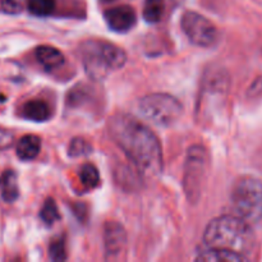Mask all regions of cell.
I'll list each match as a JSON object with an SVG mask.
<instances>
[{"instance_id": "1", "label": "cell", "mask_w": 262, "mask_h": 262, "mask_svg": "<svg viewBox=\"0 0 262 262\" xmlns=\"http://www.w3.org/2000/svg\"><path fill=\"white\" fill-rule=\"evenodd\" d=\"M113 141L143 174L155 176L163 169L161 146L155 133L136 118L117 114L110 119Z\"/></svg>"}, {"instance_id": "2", "label": "cell", "mask_w": 262, "mask_h": 262, "mask_svg": "<svg viewBox=\"0 0 262 262\" xmlns=\"http://www.w3.org/2000/svg\"><path fill=\"white\" fill-rule=\"evenodd\" d=\"M205 246L235 253L247 258L255 247L251 224L237 215H223L211 220L204 234Z\"/></svg>"}, {"instance_id": "3", "label": "cell", "mask_w": 262, "mask_h": 262, "mask_svg": "<svg viewBox=\"0 0 262 262\" xmlns=\"http://www.w3.org/2000/svg\"><path fill=\"white\" fill-rule=\"evenodd\" d=\"M82 61L87 74L102 79L113 71L120 69L127 61V54L119 46L101 40H89L81 46Z\"/></svg>"}, {"instance_id": "4", "label": "cell", "mask_w": 262, "mask_h": 262, "mask_svg": "<svg viewBox=\"0 0 262 262\" xmlns=\"http://www.w3.org/2000/svg\"><path fill=\"white\" fill-rule=\"evenodd\" d=\"M232 206L235 215L248 224L262 222V182L253 177H243L235 182L232 191Z\"/></svg>"}, {"instance_id": "5", "label": "cell", "mask_w": 262, "mask_h": 262, "mask_svg": "<svg viewBox=\"0 0 262 262\" xmlns=\"http://www.w3.org/2000/svg\"><path fill=\"white\" fill-rule=\"evenodd\" d=\"M138 112L148 122L159 127H170L181 119L183 106L169 94H151L138 102Z\"/></svg>"}, {"instance_id": "6", "label": "cell", "mask_w": 262, "mask_h": 262, "mask_svg": "<svg viewBox=\"0 0 262 262\" xmlns=\"http://www.w3.org/2000/svg\"><path fill=\"white\" fill-rule=\"evenodd\" d=\"M207 173V152L205 147L196 145L188 150L184 163L183 188L191 202H197L201 197L202 186Z\"/></svg>"}, {"instance_id": "7", "label": "cell", "mask_w": 262, "mask_h": 262, "mask_svg": "<svg viewBox=\"0 0 262 262\" xmlns=\"http://www.w3.org/2000/svg\"><path fill=\"white\" fill-rule=\"evenodd\" d=\"M181 26L183 32L193 45L210 48L217 40V30L206 17L197 12H188L182 15Z\"/></svg>"}, {"instance_id": "8", "label": "cell", "mask_w": 262, "mask_h": 262, "mask_svg": "<svg viewBox=\"0 0 262 262\" xmlns=\"http://www.w3.org/2000/svg\"><path fill=\"white\" fill-rule=\"evenodd\" d=\"M104 243L107 257L117 258L127 246V233L117 222H107L104 228Z\"/></svg>"}, {"instance_id": "9", "label": "cell", "mask_w": 262, "mask_h": 262, "mask_svg": "<svg viewBox=\"0 0 262 262\" xmlns=\"http://www.w3.org/2000/svg\"><path fill=\"white\" fill-rule=\"evenodd\" d=\"M107 26L115 32H127L137 22L136 10L129 5H120L105 12Z\"/></svg>"}, {"instance_id": "10", "label": "cell", "mask_w": 262, "mask_h": 262, "mask_svg": "<svg viewBox=\"0 0 262 262\" xmlns=\"http://www.w3.org/2000/svg\"><path fill=\"white\" fill-rule=\"evenodd\" d=\"M36 59L48 71L60 68L64 64V55L54 46L41 45L36 49Z\"/></svg>"}, {"instance_id": "11", "label": "cell", "mask_w": 262, "mask_h": 262, "mask_svg": "<svg viewBox=\"0 0 262 262\" xmlns=\"http://www.w3.org/2000/svg\"><path fill=\"white\" fill-rule=\"evenodd\" d=\"M20 114L32 122H45L50 117V107L42 100H30L22 106Z\"/></svg>"}, {"instance_id": "12", "label": "cell", "mask_w": 262, "mask_h": 262, "mask_svg": "<svg viewBox=\"0 0 262 262\" xmlns=\"http://www.w3.org/2000/svg\"><path fill=\"white\" fill-rule=\"evenodd\" d=\"M41 140L37 136H23L17 145V156L20 160H33L40 154Z\"/></svg>"}, {"instance_id": "13", "label": "cell", "mask_w": 262, "mask_h": 262, "mask_svg": "<svg viewBox=\"0 0 262 262\" xmlns=\"http://www.w3.org/2000/svg\"><path fill=\"white\" fill-rule=\"evenodd\" d=\"M0 192L5 202L12 204L19 196V189L17 183V174L13 170H5L0 176Z\"/></svg>"}, {"instance_id": "14", "label": "cell", "mask_w": 262, "mask_h": 262, "mask_svg": "<svg viewBox=\"0 0 262 262\" xmlns=\"http://www.w3.org/2000/svg\"><path fill=\"white\" fill-rule=\"evenodd\" d=\"M199 261L205 262H241V261H247V258L242 257L235 253L228 252L224 250H217V248H209L204 250L202 252L199 253Z\"/></svg>"}, {"instance_id": "15", "label": "cell", "mask_w": 262, "mask_h": 262, "mask_svg": "<svg viewBox=\"0 0 262 262\" xmlns=\"http://www.w3.org/2000/svg\"><path fill=\"white\" fill-rule=\"evenodd\" d=\"M165 10L164 0H145L143 5V18L148 23L160 22Z\"/></svg>"}, {"instance_id": "16", "label": "cell", "mask_w": 262, "mask_h": 262, "mask_svg": "<svg viewBox=\"0 0 262 262\" xmlns=\"http://www.w3.org/2000/svg\"><path fill=\"white\" fill-rule=\"evenodd\" d=\"M55 0H27V8L31 14L48 17L55 9Z\"/></svg>"}, {"instance_id": "17", "label": "cell", "mask_w": 262, "mask_h": 262, "mask_svg": "<svg viewBox=\"0 0 262 262\" xmlns=\"http://www.w3.org/2000/svg\"><path fill=\"white\" fill-rule=\"evenodd\" d=\"M79 178H81V183L90 189L96 188L100 183L99 171H97L96 166L92 165V164L82 165L81 170H79Z\"/></svg>"}, {"instance_id": "18", "label": "cell", "mask_w": 262, "mask_h": 262, "mask_svg": "<svg viewBox=\"0 0 262 262\" xmlns=\"http://www.w3.org/2000/svg\"><path fill=\"white\" fill-rule=\"evenodd\" d=\"M40 217L46 225H53L60 219V214L53 199H48L40 211Z\"/></svg>"}, {"instance_id": "19", "label": "cell", "mask_w": 262, "mask_h": 262, "mask_svg": "<svg viewBox=\"0 0 262 262\" xmlns=\"http://www.w3.org/2000/svg\"><path fill=\"white\" fill-rule=\"evenodd\" d=\"M91 148L92 147L91 145H90V142H87L84 138L77 137L72 140L71 145H69L68 154L69 156H72V158H81V156L89 155V154L92 151Z\"/></svg>"}, {"instance_id": "20", "label": "cell", "mask_w": 262, "mask_h": 262, "mask_svg": "<svg viewBox=\"0 0 262 262\" xmlns=\"http://www.w3.org/2000/svg\"><path fill=\"white\" fill-rule=\"evenodd\" d=\"M49 256L53 261H64L67 260L66 252V241L64 238H56L50 243L49 247Z\"/></svg>"}, {"instance_id": "21", "label": "cell", "mask_w": 262, "mask_h": 262, "mask_svg": "<svg viewBox=\"0 0 262 262\" xmlns=\"http://www.w3.org/2000/svg\"><path fill=\"white\" fill-rule=\"evenodd\" d=\"M0 9L7 14H18L22 12V0H0Z\"/></svg>"}, {"instance_id": "22", "label": "cell", "mask_w": 262, "mask_h": 262, "mask_svg": "<svg viewBox=\"0 0 262 262\" xmlns=\"http://www.w3.org/2000/svg\"><path fill=\"white\" fill-rule=\"evenodd\" d=\"M13 137L9 132H5V130H0V150L5 147H9L12 145Z\"/></svg>"}, {"instance_id": "23", "label": "cell", "mask_w": 262, "mask_h": 262, "mask_svg": "<svg viewBox=\"0 0 262 262\" xmlns=\"http://www.w3.org/2000/svg\"><path fill=\"white\" fill-rule=\"evenodd\" d=\"M101 2H104V3H112V2H115V0H101Z\"/></svg>"}]
</instances>
